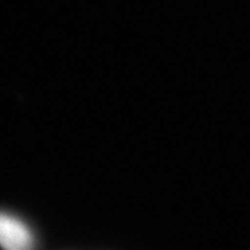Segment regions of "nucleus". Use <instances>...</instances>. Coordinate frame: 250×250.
Here are the masks:
<instances>
[{"instance_id":"f257e3e1","label":"nucleus","mask_w":250,"mask_h":250,"mask_svg":"<svg viewBox=\"0 0 250 250\" xmlns=\"http://www.w3.org/2000/svg\"><path fill=\"white\" fill-rule=\"evenodd\" d=\"M35 236L21 218L0 211V246L9 250L31 249Z\"/></svg>"}]
</instances>
